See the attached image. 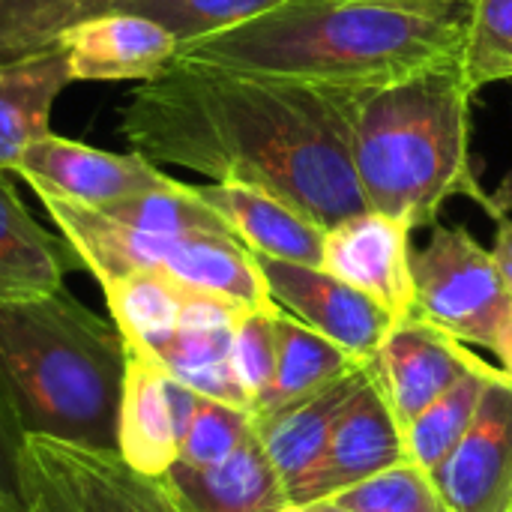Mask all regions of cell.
Instances as JSON below:
<instances>
[{"mask_svg": "<svg viewBox=\"0 0 512 512\" xmlns=\"http://www.w3.org/2000/svg\"><path fill=\"white\" fill-rule=\"evenodd\" d=\"M363 90L171 63L120 111L123 141L156 165L258 186L321 228L366 207L354 171Z\"/></svg>", "mask_w": 512, "mask_h": 512, "instance_id": "obj_1", "label": "cell"}, {"mask_svg": "<svg viewBox=\"0 0 512 512\" xmlns=\"http://www.w3.org/2000/svg\"><path fill=\"white\" fill-rule=\"evenodd\" d=\"M468 0H294L186 42L174 63L372 90L459 60Z\"/></svg>", "mask_w": 512, "mask_h": 512, "instance_id": "obj_2", "label": "cell"}, {"mask_svg": "<svg viewBox=\"0 0 512 512\" xmlns=\"http://www.w3.org/2000/svg\"><path fill=\"white\" fill-rule=\"evenodd\" d=\"M471 99L462 63L447 60L363 90L354 117V171L369 210L429 228L450 198L504 213L471 159Z\"/></svg>", "mask_w": 512, "mask_h": 512, "instance_id": "obj_3", "label": "cell"}, {"mask_svg": "<svg viewBox=\"0 0 512 512\" xmlns=\"http://www.w3.org/2000/svg\"><path fill=\"white\" fill-rule=\"evenodd\" d=\"M126 342L66 288L0 303V384L27 435L117 447Z\"/></svg>", "mask_w": 512, "mask_h": 512, "instance_id": "obj_4", "label": "cell"}, {"mask_svg": "<svg viewBox=\"0 0 512 512\" xmlns=\"http://www.w3.org/2000/svg\"><path fill=\"white\" fill-rule=\"evenodd\" d=\"M21 512H180L165 480L135 471L117 450L27 435Z\"/></svg>", "mask_w": 512, "mask_h": 512, "instance_id": "obj_5", "label": "cell"}, {"mask_svg": "<svg viewBox=\"0 0 512 512\" xmlns=\"http://www.w3.org/2000/svg\"><path fill=\"white\" fill-rule=\"evenodd\" d=\"M414 315L432 321L462 345H495L504 321L512 315L495 258L462 225H435L429 243L411 252Z\"/></svg>", "mask_w": 512, "mask_h": 512, "instance_id": "obj_6", "label": "cell"}, {"mask_svg": "<svg viewBox=\"0 0 512 512\" xmlns=\"http://www.w3.org/2000/svg\"><path fill=\"white\" fill-rule=\"evenodd\" d=\"M15 174L27 180L42 201L51 198L93 210L147 195L174 180L135 150L108 153L54 132L24 150Z\"/></svg>", "mask_w": 512, "mask_h": 512, "instance_id": "obj_7", "label": "cell"}, {"mask_svg": "<svg viewBox=\"0 0 512 512\" xmlns=\"http://www.w3.org/2000/svg\"><path fill=\"white\" fill-rule=\"evenodd\" d=\"M255 261L276 306L336 342L360 363L375 357L396 324V318L381 303L324 267L279 261L267 255H255Z\"/></svg>", "mask_w": 512, "mask_h": 512, "instance_id": "obj_8", "label": "cell"}, {"mask_svg": "<svg viewBox=\"0 0 512 512\" xmlns=\"http://www.w3.org/2000/svg\"><path fill=\"white\" fill-rule=\"evenodd\" d=\"M201 393L174 378L153 354L126 345V378L117 414V453L141 474L162 477L180 459V444Z\"/></svg>", "mask_w": 512, "mask_h": 512, "instance_id": "obj_9", "label": "cell"}, {"mask_svg": "<svg viewBox=\"0 0 512 512\" xmlns=\"http://www.w3.org/2000/svg\"><path fill=\"white\" fill-rule=\"evenodd\" d=\"M447 512L512 510V378L489 381L474 423L429 474Z\"/></svg>", "mask_w": 512, "mask_h": 512, "instance_id": "obj_10", "label": "cell"}, {"mask_svg": "<svg viewBox=\"0 0 512 512\" xmlns=\"http://www.w3.org/2000/svg\"><path fill=\"white\" fill-rule=\"evenodd\" d=\"M402 462H408L402 429L369 372V381L342 411L321 459L288 492V501L294 507L327 501Z\"/></svg>", "mask_w": 512, "mask_h": 512, "instance_id": "obj_11", "label": "cell"}, {"mask_svg": "<svg viewBox=\"0 0 512 512\" xmlns=\"http://www.w3.org/2000/svg\"><path fill=\"white\" fill-rule=\"evenodd\" d=\"M480 357L459 339L435 327L420 315H408L393 324L369 372L384 393L399 429H405L423 408L444 396Z\"/></svg>", "mask_w": 512, "mask_h": 512, "instance_id": "obj_12", "label": "cell"}, {"mask_svg": "<svg viewBox=\"0 0 512 512\" xmlns=\"http://www.w3.org/2000/svg\"><path fill=\"white\" fill-rule=\"evenodd\" d=\"M414 228L378 210H363L327 228L321 267L381 303L396 321L414 315Z\"/></svg>", "mask_w": 512, "mask_h": 512, "instance_id": "obj_13", "label": "cell"}, {"mask_svg": "<svg viewBox=\"0 0 512 512\" xmlns=\"http://www.w3.org/2000/svg\"><path fill=\"white\" fill-rule=\"evenodd\" d=\"M66 51L72 81H153L177 57L180 42L159 21L111 9L81 21L57 42Z\"/></svg>", "mask_w": 512, "mask_h": 512, "instance_id": "obj_14", "label": "cell"}, {"mask_svg": "<svg viewBox=\"0 0 512 512\" xmlns=\"http://www.w3.org/2000/svg\"><path fill=\"white\" fill-rule=\"evenodd\" d=\"M243 312L246 309L231 300L189 288L180 312V327L174 339L156 354V360L195 393L252 411L231 369L234 327Z\"/></svg>", "mask_w": 512, "mask_h": 512, "instance_id": "obj_15", "label": "cell"}, {"mask_svg": "<svg viewBox=\"0 0 512 512\" xmlns=\"http://www.w3.org/2000/svg\"><path fill=\"white\" fill-rule=\"evenodd\" d=\"M195 192L249 252L321 267L327 228L288 201L243 183H204Z\"/></svg>", "mask_w": 512, "mask_h": 512, "instance_id": "obj_16", "label": "cell"}, {"mask_svg": "<svg viewBox=\"0 0 512 512\" xmlns=\"http://www.w3.org/2000/svg\"><path fill=\"white\" fill-rule=\"evenodd\" d=\"M162 480L180 512H282L291 507L258 432H252L225 462L210 468L174 462Z\"/></svg>", "mask_w": 512, "mask_h": 512, "instance_id": "obj_17", "label": "cell"}, {"mask_svg": "<svg viewBox=\"0 0 512 512\" xmlns=\"http://www.w3.org/2000/svg\"><path fill=\"white\" fill-rule=\"evenodd\" d=\"M369 381V363L351 369L318 393L300 399L291 408H282L270 417H255L258 441L276 468L285 492H291L309 468L321 459L342 411L357 396V390Z\"/></svg>", "mask_w": 512, "mask_h": 512, "instance_id": "obj_18", "label": "cell"}, {"mask_svg": "<svg viewBox=\"0 0 512 512\" xmlns=\"http://www.w3.org/2000/svg\"><path fill=\"white\" fill-rule=\"evenodd\" d=\"M72 84L66 51L0 63V171H15L24 150L51 132V108Z\"/></svg>", "mask_w": 512, "mask_h": 512, "instance_id": "obj_19", "label": "cell"}, {"mask_svg": "<svg viewBox=\"0 0 512 512\" xmlns=\"http://www.w3.org/2000/svg\"><path fill=\"white\" fill-rule=\"evenodd\" d=\"M69 261H75L69 243L30 216L6 171H0V303L60 291Z\"/></svg>", "mask_w": 512, "mask_h": 512, "instance_id": "obj_20", "label": "cell"}, {"mask_svg": "<svg viewBox=\"0 0 512 512\" xmlns=\"http://www.w3.org/2000/svg\"><path fill=\"white\" fill-rule=\"evenodd\" d=\"M276 372L267 393L255 402L252 417H270L282 408L297 405L300 399L318 393L351 369L363 366L336 342L306 327L291 312L279 309L276 321Z\"/></svg>", "mask_w": 512, "mask_h": 512, "instance_id": "obj_21", "label": "cell"}, {"mask_svg": "<svg viewBox=\"0 0 512 512\" xmlns=\"http://www.w3.org/2000/svg\"><path fill=\"white\" fill-rule=\"evenodd\" d=\"M186 291V285L159 270H138L102 285L111 321L123 342L153 357L174 339Z\"/></svg>", "mask_w": 512, "mask_h": 512, "instance_id": "obj_22", "label": "cell"}, {"mask_svg": "<svg viewBox=\"0 0 512 512\" xmlns=\"http://www.w3.org/2000/svg\"><path fill=\"white\" fill-rule=\"evenodd\" d=\"M501 369L489 366L486 360H477L444 396H438L429 408H423L405 429V453L408 462L420 471L432 474L462 441L468 426L474 423V414L480 408V399L489 387V381Z\"/></svg>", "mask_w": 512, "mask_h": 512, "instance_id": "obj_23", "label": "cell"}, {"mask_svg": "<svg viewBox=\"0 0 512 512\" xmlns=\"http://www.w3.org/2000/svg\"><path fill=\"white\" fill-rule=\"evenodd\" d=\"M126 0H0V63L57 48L63 33Z\"/></svg>", "mask_w": 512, "mask_h": 512, "instance_id": "obj_24", "label": "cell"}, {"mask_svg": "<svg viewBox=\"0 0 512 512\" xmlns=\"http://www.w3.org/2000/svg\"><path fill=\"white\" fill-rule=\"evenodd\" d=\"M294 0H126L120 9L147 15L174 33L180 45L240 27Z\"/></svg>", "mask_w": 512, "mask_h": 512, "instance_id": "obj_25", "label": "cell"}, {"mask_svg": "<svg viewBox=\"0 0 512 512\" xmlns=\"http://www.w3.org/2000/svg\"><path fill=\"white\" fill-rule=\"evenodd\" d=\"M459 63L474 93L512 81V0H468Z\"/></svg>", "mask_w": 512, "mask_h": 512, "instance_id": "obj_26", "label": "cell"}, {"mask_svg": "<svg viewBox=\"0 0 512 512\" xmlns=\"http://www.w3.org/2000/svg\"><path fill=\"white\" fill-rule=\"evenodd\" d=\"M327 501L354 512H447L432 477L411 462L393 465Z\"/></svg>", "mask_w": 512, "mask_h": 512, "instance_id": "obj_27", "label": "cell"}, {"mask_svg": "<svg viewBox=\"0 0 512 512\" xmlns=\"http://www.w3.org/2000/svg\"><path fill=\"white\" fill-rule=\"evenodd\" d=\"M255 432V417L249 408L225 405L216 399L201 396L195 417L186 429V438L180 444L183 465L192 468H210L225 462L249 435Z\"/></svg>", "mask_w": 512, "mask_h": 512, "instance_id": "obj_28", "label": "cell"}, {"mask_svg": "<svg viewBox=\"0 0 512 512\" xmlns=\"http://www.w3.org/2000/svg\"><path fill=\"white\" fill-rule=\"evenodd\" d=\"M282 306H264V309H246L234 327L231 342V369L237 384L243 387L249 405L267 393L273 372H276V315Z\"/></svg>", "mask_w": 512, "mask_h": 512, "instance_id": "obj_29", "label": "cell"}, {"mask_svg": "<svg viewBox=\"0 0 512 512\" xmlns=\"http://www.w3.org/2000/svg\"><path fill=\"white\" fill-rule=\"evenodd\" d=\"M27 432L0 384V507L6 512H21V450Z\"/></svg>", "mask_w": 512, "mask_h": 512, "instance_id": "obj_30", "label": "cell"}, {"mask_svg": "<svg viewBox=\"0 0 512 512\" xmlns=\"http://www.w3.org/2000/svg\"><path fill=\"white\" fill-rule=\"evenodd\" d=\"M495 222H498V231H495V246L489 252L495 258V267H498L507 291L512 294V219L507 213H498Z\"/></svg>", "mask_w": 512, "mask_h": 512, "instance_id": "obj_31", "label": "cell"}, {"mask_svg": "<svg viewBox=\"0 0 512 512\" xmlns=\"http://www.w3.org/2000/svg\"><path fill=\"white\" fill-rule=\"evenodd\" d=\"M492 351H495V357L501 360L504 375H510L512 378V315L504 321V327H501V333H498V339H495Z\"/></svg>", "mask_w": 512, "mask_h": 512, "instance_id": "obj_32", "label": "cell"}, {"mask_svg": "<svg viewBox=\"0 0 512 512\" xmlns=\"http://www.w3.org/2000/svg\"><path fill=\"white\" fill-rule=\"evenodd\" d=\"M303 512H354V510L339 507V504H333V501H315V504H306Z\"/></svg>", "mask_w": 512, "mask_h": 512, "instance_id": "obj_33", "label": "cell"}, {"mask_svg": "<svg viewBox=\"0 0 512 512\" xmlns=\"http://www.w3.org/2000/svg\"><path fill=\"white\" fill-rule=\"evenodd\" d=\"M282 512H303V507H294V504H291V507H285Z\"/></svg>", "mask_w": 512, "mask_h": 512, "instance_id": "obj_34", "label": "cell"}, {"mask_svg": "<svg viewBox=\"0 0 512 512\" xmlns=\"http://www.w3.org/2000/svg\"><path fill=\"white\" fill-rule=\"evenodd\" d=\"M441 3H453V0H441Z\"/></svg>", "mask_w": 512, "mask_h": 512, "instance_id": "obj_35", "label": "cell"}, {"mask_svg": "<svg viewBox=\"0 0 512 512\" xmlns=\"http://www.w3.org/2000/svg\"><path fill=\"white\" fill-rule=\"evenodd\" d=\"M0 512H6V510H3V507H0Z\"/></svg>", "mask_w": 512, "mask_h": 512, "instance_id": "obj_36", "label": "cell"}, {"mask_svg": "<svg viewBox=\"0 0 512 512\" xmlns=\"http://www.w3.org/2000/svg\"><path fill=\"white\" fill-rule=\"evenodd\" d=\"M510 512H512V510H510Z\"/></svg>", "mask_w": 512, "mask_h": 512, "instance_id": "obj_37", "label": "cell"}]
</instances>
